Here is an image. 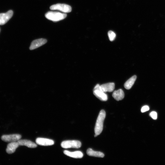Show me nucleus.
I'll return each instance as SVG.
<instances>
[{
    "mask_svg": "<svg viewBox=\"0 0 165 165\" xmlns=\"http://www.w3.org/2000/svg\"><path fill=\"white\" fill-rule=\"evenodd\" d=\"M106 116V113L104 110H101L96 121L95 128V137H96L99 135L103 129V123Z\"/></svg>",
    "mask_w": 165,
    "mask_h": 165,
    "instance_id": "f257e3e1",
    "label": "nucleus"
},
{
    "mask_svg": "<svg viewBox=\"0 0 165 165\" xmlns=\"http://www.w3.org/2000/svg\"><path fill=\"white\" fill-rule=\"evenodd\" d=\"M67 16V14L65 13L53 11H49L45 15L46 19L54 22H58L66 18Z\"/></svg>",
    "mask_w": 165,
    "mask_h": 165,
    "instance_id": "f03ea898",
    "label": "nucleus"
},
{
    "mask_svg": "<svg viewBox=\"0 0 165 165\" xmlns=\"http://www.w3.org/2000/svg\"><path fill=\"white\" fill-rule=\"evenodd\" d=\"M50 9L52 10H58L64 13H68L72 11V8L65 4L58 3L51 6Z\"/></svg>",
    "mask_w": 165,
    "mask_h": 165,
    "instance_id": "7ed1b4c3",
    "label": "nucleus"
},
{
    "mask_svg": "<svg viewBox=\"0 0 165 165\" xmlns=\"http://www.w3.org/2000/svg\"><path fill=\"white\" fill-rule=\"evenodd\" d=\"M61 146L63 148L68 149L70 148H79L81 147L82 143L77 140H67L62 142Z\"/></svg>",
    "mask_w": 165,
    "mask_h": 165,
    "instance_id": "20e7f679",
    "label": "nucleus"
},
{
    "mask_svg": "<svg viewBox=\"0 0 165 165\" xmlns=\"http://www.w3.org/2000/svg\"><path fill=\"white\" fill-rule=\"evenodd\" d=\"M22 138L19 134H12L4 135L1 137L2 140L7 142H18Z\"/></svg>",
    "mask_w": 165,
    "mask_h": 165,
    "instance_id": "39448f33",
    "label": "nucleus"
},
{
    "mask_svg": "<svg viewBox=\"0 0 165 165\" xmlns=\"http://www.w3.org/2000/svg\"><path fill=\"white\" fill-rule=\"evenodd\" d=\"M13 15V12L10 10L6 13L0 14V25H3L6 23L12 18Z\"/></svg>",
    "mask_w": 165,
    "mask_h": 165,
    "instance_id": "423d86ee",
    "label": "nucleus"
},
{
    "mask_svg": "<svg viewBox=\"0 0 165 165\" xmlns=\"http://www.w3.org/2000/svg\"><path fill=\"white\" fill-rule=\"evenodd\" d=\"M47 40L46 39L41 38L33 40L29 47V49L31 50H34L40 46L43 45L46 43Z\"/></svg>",
    "mask_w": 165,
    "mask_h": 165,
    "instance_id": "0eeeda50",
    "label": "nucleus"
},
{
    "mask_svg": "<svg viewBox=\"0 0 165 165\" xmlns=\"http://www.w3.org/2000/svg\"><path fill=\"white\" fill-rule=\"evenodd\" d=\"M115 84L113 83H109L102 84L100 86V90L104 92H111L115 88Z\"/></svg>",
    "mask_w": 165,
    "mask_h": 165,
    "instance_id": "6e6552de",
    "label": "nucleus"
},
{
    "mask_svg": "<svg viewBox=\"0 0 165 165\" xmlns=\"http://www.w3.org/2000/svg\"><path fill=\"white\" fill-rule=\"evenodd\" d=\"M36 142L37 144L42 146H49L54 144V142L51 139L43 138H38Z\"/></svg>",
    "mask_w": 165,
    "mask_h": 165,
    "instance_id": "1a4fd4ad",
    "label": "nucleus"
},
{
    "mask_svg": "<svg viewBox=\"0 0 165 165\" xmlns=\"http://www.w3.org/2000/svg\"><path fill=\"white\" fill-rule=\"evenodd\" d=\"M94 95L101 101H106L108 100L107 95L105 93L100 90H94Z\"/></svg>",
    "mask_w": 165,
    "mask_h": 165,
    "instance_id": "9d476101",
    "label": "nucleus"
},
{
    "mask_svg": "<svg viewBox=\"0 0 165 165\" xmlns=\"http://www.w3.org/2000/svg\"><path fill=\"white\" fill-rule=\"evenodd\" d=\"M19 146L17 142H11L8 144L6 150L7 153L11 154L15 153L16 149Z\"/></svg>",
    "mask_w": 165,
    "mask_h": 165,
    "instance_id": "9b49d317",
    "label": "nucleus"
},
{
    "mask_svg": "<svg viewBox=\"0 0 165 165\" xmlns=\"http://www.w3.org/2000/svg\"><path fill=\"white\" fill-rule=\"evenodd\" d=\"M65 154L70 157L75 158H83V154L82 152L79 151L70 152L67 150L64 151Z\"/></svg>",
    "mask_w": 165,
    "mask_h": 165,
    "instance_id": "f8f14e48",
    "label": "nucleus"
},
{
    "mask_svg": "<svg viewBox=\"0 0 165 165\" xmlns=\"http://www.w3.org/2000/svg\"><path fill=\"white\" fill-rule=\"evenodd\" d=\"M19 146H25L30 148H35L37 147V145L30 140L23 139L19 140L17 142Z\"/></svg>",
    "mask_w": 165,
    "mask_h": 165,
    "instance_id": "ddd939ff",
    "label": "nucleus"
},
{
    "mask_svg": "<svg viewBox=\"0 0 165 165\" xmlns=\"http://www.w3.org/2000/svg\"><path fill=\"white\" fill-rule=\"evenodd\" d=\"M112 96L116 100L119 101L124 98L125 97L124 93L122 89H119L114 91L113 93Z\"/></svg>",
    "mask_w": 165,
    "mask_h": 165,
    "instance_id": "4468645a",
    "label": "nucleus"
},
{
    "mask_svg": "<svg viewBox=\"0 0 165 165\" xmlns=\"http://www.w3.org/2000/svg\"><path fill=\"white\" fill-rule=\"evenodd\" d=\"M87 153L88 156L94 157L103 158L104 156V154L102 152L95 151L91 148L87 149Z\"/></svg>",
    "mask_w": 165,
    "mask_h": 165,
    "instance_id": "2eb2a0df",
    "label": "nucleus"
},
{
    "mask_svg": "<svg viewBox=\"0 0 165 165\" xmlns=\"http://www.w3.org/2000/svg\"><path fill=\"white\" fill-rule=\"evenodd\" d=\"M137 78L136 76L134 75L129 79L124 84V87L126 89L129 90L132 87Z\"/></svg>",
    "mask_w": 165,
    "mask_h": 165,
    "instance_id": "dca6fc26",
    "label": "nucleus"
},
{
    "mask_svg": "<svg viewBox=\"0 0 165 165\" xmlns=\"http://www.w3.org/2000/svg\"><path fill=\"white\" fill-rule=\"evenodd\" d=\"M108 34L110 41H112L115 40L116 37V34L115 32L113 31H110L108 32Z\"/></svg>",
    "mask_w": 165,
    "mask_h": 165,
    "instance_id": "f3484780",
    "label": "nucleus"
},
{
    "mask_svg": "<svg viewBox=\"0 0 165 165\" xmlns=\"http://www.w3.org/2000/svg\"><path fill=\"white\" fill-rule=\"evenodd\" d=\"M150 116L154 120H156L157 118V113L155 111L151 112L150 113Z\"/></svg>",
    "mask_w": 165,
    "mask_h": 165,
    "instance_id": "a211bd4d",
    "label": "nucleus"
},
{
    "mask_svg": "<svg viewBox=\"0 0 165 165\" xmlns=\"http://www.w3.org/2000/svg\"><path fill=\"white\" fill-rule=\"evenodd\" d=\"M149 107L148 106L145 105L143 106L141 109V111L142 113H144L148 111L149 110Z\"/></svg>",
    "mask_w": 165,
    "mask_h": 165,
    "instance_id": "6ab92c4d",
    "label": "nucleus"
},
{
    "mask_svg": "<svg viewBox=\"0 0 165 165\" xmlns=\"http://www.w3.org/2000/svg\"></svg>",
    "mask_w": 165,
    "mask_h": 165,
    "instance_id": "aec40b11",
    "label": "nucleus"
}]
</instances>
